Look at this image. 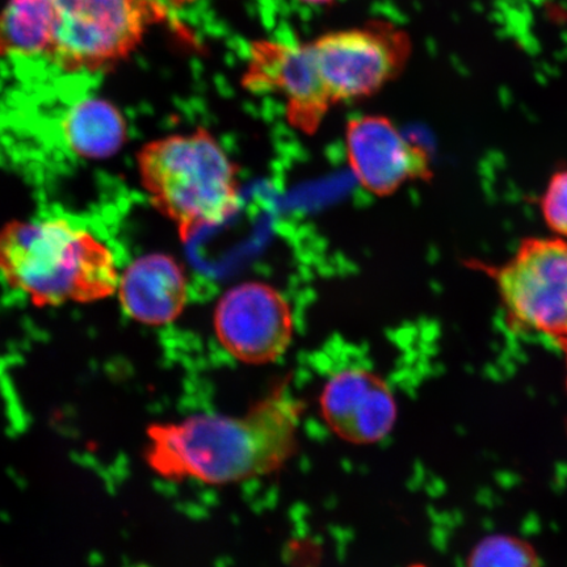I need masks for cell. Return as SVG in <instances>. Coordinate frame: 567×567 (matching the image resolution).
<instances>
[{"label": "cell", "instance_id": "18", "mask_svg": "<svg viewBox=\"0 0 567 567\" xmlns=\"http://www.w3.org/2000/svg\"><path fill=\"white\" fill-rule=\"evenodd\" d=\"M169 4L183 7L196 2V0H167Z\"/></svg>", "mask_w": 567, "mask_h": 567}, {"label": "cell", "instance_id": "9", "mask_svg": "<svg viewBox=\"0 0 567 567\" xmlns=\"http://www.w3.org/2000/svg\"><path fill=\"white\" fill-rule=\"evenodd\" d=\"M344 141L352 174L372 195L386 197L409 182L434 177L427 148L406 137L386 116L350 118Z\"/></svg>", "mask_w": 567, "mask_h": 567}, {"label": "cell", "instance_id": "16", "mask_svg": "<svg viewBox=\"0 0 567 567\" xmlns=\"http://www.w3.org/2000/svg\"><path fill=\"white\" fill-rule=\"evenodd\" d=\"M559 351L564 354V361H565V371H566V389H567V338L559 340V342L556 343Z\"/></svg>", "mask_w": 567, "mask_h": 567}, {"label": "cell", "instance_id": "14", "mask_svg": "<svg viewBox=\"0 0 567 567\" xmlns=\"http://www.w3.org/2000/svg\"><path fill=\"white\" fill-rule=\"evenodd\" d=\"M466 567H543L534 545L512 535H491L473 548Z\"/></svg>", "mask_w": 567, "mask_h": 567}, {"label": "cell", "instance_id": "11", "mask_svg": "<svg viewBox=\"0 0 567 567\" xmlns=\"http://www.w3.org/2000/svg\"><path fill=\"white\" fill-rule=\"evenodd\" d=\"M118 299L127 317L159 328L173 323L186 309V272L169 255L155 252L133 261L120 276Z\"/></svg>", "mask_w": 567, "mask_h": 567}, {"label": "cell", "instance_id": "12", "mask_svg": "<svg viewBox=\"0 0 567 567\" xmlns=\"http://www.w3.org/2000/svg\"><path fill=\"white\" fill-rule=\"evenodd\" d=\"M62 136L76 157L106 159L122 151L127 138L125 117L103 97L82 99L62 120Z\"/></svg>", "mask_w": 567, "mask_h": 567}, {"label": "cell", "instance_id": "13", "mask_svg": "<svg viewBox=\"0 0 567 567\" xmlns=\"http://www.w3.org/2000/svg\"><path fill=\"white\" fill-rule=\"evenodd\" d=\"M53 19L54 0H7L0 11V56H47Z\"/></svg>", "mask_w": 567, "mask_h": 567}, {"label": "cell", "instance_id": "6", "mask_svg": "<svg viewBox=\"0 0 567 567\" xmlns=\"http://www.w3.org/2000/svg\"><path fill=\"white\" fill-rule=\"evenodd\" d=\"M309 44L336 105L378 94L403 73L413 54L410 34L382 19L318 35Z\"/></svg>", "mask_w": 567, "mask_h": 567}, {"label": "cell", "instance_id": "3", "mask_svg": "<svg viewBox=\"0 0 567 567\" xmlns=\"http://www.w3.org/2000/svg\"><path fill=\"white\" fill-rule=\"evenodd\" d=\"M137 166L153 207L176 226L183 243L239 210V168L205 127L148 142Z\"/></svg>", "mask_w": 567, "mask_h": 567}, {"label": "cell", "instance_id": "17", "mask_svg": "<svg viewBox=\"0 0 567 567\" xmlns=\"http://www.w3.org/2000/svg\"><path fill=\"white\" fill-rule=\"evenodd\" d=\"M300 2L313 6H324L336 2V0H300Z\"/></svg>", "mask_w": 567, "mask_h": 567}, {"label": "cell", "instance_id": "8", "mask_svg": "<svg viewBox=\"0 0 567 567\" xmlns=\"http://www.w3.org/2000/svg\"><path fill=\"white\" fill-rule=\"evenodd\" d=\"M213 322L224 349L251 365L279 360L295 332L290 303L280 290L264 281L240 282L225 292Z\"/></svg>", "mask_w": 567, "mask_h": 567}, {"label": "cell", "instance_id": "5", "mask_svg": "<svg viewBox=\"0 0 567 567\" xmlns=\"http://www.w3.org/2000/svg\"><path fill=\"white\" fill-rule=\"evenodd\" d=\"M465 265L494 282L509 328L555 343L567 338V239L528 237L501 265Z\"/></svg>", "mask_w": 567, "mask_h": 567}, {"label": "cell", "instance_id": "15", "mask_svg": "<svg viewBox=\"0 0 567 567\" xmlns=\"http://www.w3.org/2000/svg\"><path fill=\"white\" fill-rule=\"evenodd\" d=\"M538 204L553 236L567 239V168L558 169L549 177Z\"/></svg>", "mask_w": 567, "mask_h": 567}, {"label": "cell", "instance_id": "10", "mask_svg": "<svg viewBox=\"0 0 567 567\" xmlns=\"http://www.w3.org/2000/svg\"><path fill=\"white\" fill-rule=\"evenodd\" d=\"M326 424L344 442L373 444L393 430L396 403L388 382L364 368L340 371L321 395Z\"/></svg>", "mask_w": 567, "mask_h": 567}, {"label": "cell", "instance_id": "1", "mask_svg": "<svg viewBox=\"0 0 567 567\" xmlns=\"http://www.w3.org/2000/svg\"><path fill=\"white\" fill-rule=\"evenodd\" d=\"M301 405L279 388L240 416L196 414L146 430L145 461L159 477L230 485L281 470L299 444Z\"/></svg>", "mask_w": 567, "mask_h": 567}, {"label": "cell", "instance_id": "7", "mask_svg": "<svg viewBox=\"0 0 567 567\" xmlns=\"http://www.w3.org/2000/svg\"><path fill=\"white\" fill-rule=\"evenodd\" d=\"M252 94H274L286 103L290 126L313 136L336 104L317 68L308 42L289 44L271 39L254 41L243 75Z\"/></svg>", "mask_w": 567, "mask_h": 567}, {"label": "cell", "instance_id": "4", "mask_svg": "<svg viewBox=\"0 0 567 567\" xmlns=\"http://www.w3.org/2000/svg\"><path fill=\"white\" fill-rule=\"evenodd\" d=\"M165 18L152 0H54L47 56L66 73H99L136 52Z\"/></svg>", "mask_w": 567, "mask_h": 567}, {"label": "cell", "instance_id": "2", "mask_svg": "<svg viewBox=\"0 0 567 567\" xmlns=\"http://www.w3.org/2000/svg\"><path fill=\"white\" fill-rule=\"evenodd\" d=\"M0 276L35 307L90 303L117 292L115 255L66 218L11 221L0 230Z\"/></svg>", "mask_w": 567, "mask_h": 567}]
</instances>
